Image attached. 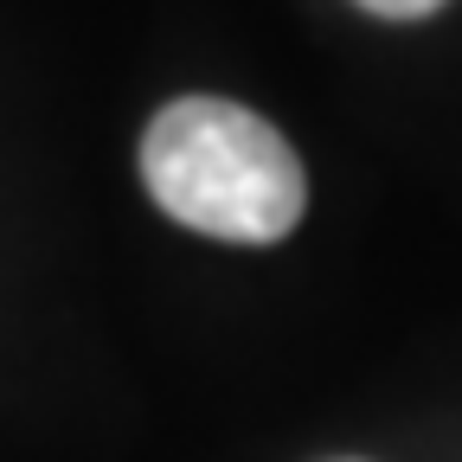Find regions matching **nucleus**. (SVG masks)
<instances>
[{"instance_id": "f257e3e1", "label": "nucleus", "mask_w": 462, "mask_h": 462, "mask_svg": "<svg viewBox=\"0 0 462 462\" xmlns=\"http://www.w3.org/2000/svg\"><path fill=\"white\" fill-rule=\"evenodd\" d=\"M142 180L167 218L225 245H276L309 206L302 161L257 109L225 97L167 103L142 135Z\"/></svg>"}, {"instance_id": "f03ea898", "label": "nucleus", "mask_w": 462, "mask_h": 462, "mask_svg": "<svg viewBox=\"0 0 462 462\" xmlns=\"http://www.w3.org/2000/svg\"><path fill=\"white\" fill-rule=\"evenodd\" d=\"M366 14H379V20H424V14H437L443 0H360Z\"/></svg>"}]
</instances>
